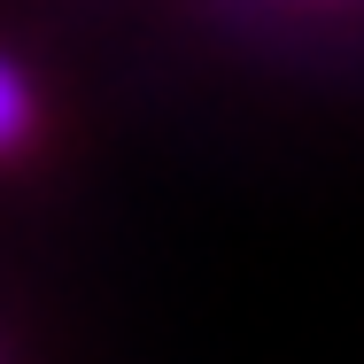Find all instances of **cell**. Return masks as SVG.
<instances>
[{"label": "cell", "instance_id": "1", "mask_svg": "<svg viewBox=\"0 0 364 364\" xmlns=\"http://www.w3.org/2000/svg\"><path fill=\"white\" fill-rule=\"evenodd\" d=\"M23 140H31V85H23V70L0 55V155H16Z\"/></svg>", "mask_w": 364, "mask_h": 364}]
</instances>
